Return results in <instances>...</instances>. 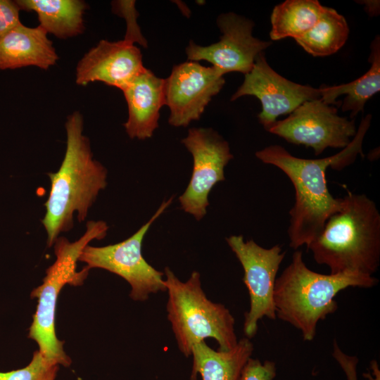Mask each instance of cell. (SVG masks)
I'll return each instance as SVG.
<instances>
[{
  "label": "cell",
  "instance_id": "cell-24",
  "mask_svg": "<svg viewBox=\"0 0 380 380\" xmlns=\"http://www.w3.org/2000/svg\"><path fill=\"white\" fill-rule=\"evenodd\" d=\"M277 375L276 365L270 360L264 362L258 359L249 358L245 365L240 380H273Z\"/></svg>",
  "mask_w": 380,
  "mask_h": 380
},
{
  "label": "cell",
  "instance_id": "cell-3",
  "mask_svg": "<svg viewBox=\"0 0 380 380\" xmlns=\"http://www.w3.org/2000/svg\"><path fill=\"white\" fill-rule=\"evenodd\" d=\"M342 208L326 221L308 246L315 261L330 274L356 272L372 276L380 265V213L365 194L349 192Z\"/></svg>",
  "mask_w": 380,
  "mask_h": 380
},
{
  "label": "cell",
  "instance_id": "cell-28",
  "mask_svg": "<svg viewBox=\"0 0 380 380\" xmlns=\"http://www.w3.org/2000/svg\"><path fill=\"white\" fill-rule=\"evenodd\" d=\"M370 368L374 373V379L372 376H367L370 380H379V370L378 369V365L375 360L371 361Z\"/></svg>",
  "mask_w": 380,
  "mask_h": 380
},
{
  "label": "cell",
  "instance_id": "cell-23",
  "mask_svg": "<svg viewBox=\"0 0 380 380\" xmlns=\"http://www.w3.org/2000/svg\"><path fill=\"white\" fill-rule=\"evenodd\" d=\"M134 4V1H116L113 3V8L115 13L126 19L127 32L124 39L132 43L138 42L146 47L147 42L142 36L137 23L136 19L138 13Z\"/></svg>",
  "mask_w": 380,
  "mask_h": 380
},
{
  "label": "cell",
  "instance_id": "cell-18",
  "mask_svg": "<svg viewBox=\"0 0 380 380\" xmlns=\"http://www.w3.org/2000/svg\"><path fill=\"white\" fill-rule=\"evenodd\" d=\"M20 10L37 13L39 26L60 39L82 34L87 4L81 0H16Z\"/></svg>",
  "mask_w": 380,
  "mask_h": 380
},
{
  "label": "cell",
  "instance_id": "cell-6",
  "mask_svg": "<svg viewBox=\"0 0 380 380\" xmlns=\"http://www.w3.org/2000/svg\"><path fill=\"white\" fill-rule=\"evenodd\" d=\"M108 230L104 221H89L86 231L77 241L70 242L65 237H58L54 242L55 262L46 270L42 285L31 292L38 300L28 337L37 342L39 352L47 360L68 367L70 358L65 353L63 342L56 334L55 315L57 300L65 284L82 285L89 269L77 272V262L82 250L94 239H103Z\"/></svg>",
  "mask_w": 380,
  "mask_h": 380
},
{
  "label": "cell",
  "instance_id": "cell-7",
  "mask_svg": "<svg viewBox=\"0 0 380 380\" xmlns=\"http://www.w3.org/2000/svg\"><path fill=\"white\" fill-rule=\"evenodd\" d=\"M173 196L163 201L149 220L127 239L111 245L95 247L87 245L82 251L79 261L87 264L89 270L101 268L126 280L131 286L130 297L144 301L151 294L165 292L164 273L151 266L142 255L144 238L151 224L169 207Z\"/></svg>",
  "mask_w": 380,
  "mask_h": 380
},
{
  "label": "cell",
  "instance_id": "cell-9",
  "mask_svg": "<svg viewBox=\"0 0 380 380\" xmlns=\"http://www.w3.org/2000/svg\"><path fill=\"white\" fill-rule=\"evenodd\" d=\"M266 131L289 143L311 147L316 156L329 147L344 148L357 132L354 120L339 116L336 108L320 99L303 103Z\"/></svg>",
  "mask_w": 380,
  "mask_h": 380
},
{
  "label": "cell",
  "instance_id": "cell-25",
  "mask_svg": "<svg viewBox=\"0 0 380 380\" xmlns=\"http://www.w3.org/2000/svg\"><path fill=\"white\" fill-rule=\"evenodd\" d=\"M20 11L15 1L0 0V39L21 23Z\"/></svg>",
  "mask_w": 380,
  "mask_h": 380
},
{
  "label": "cell",
  "instance_id": "cell-21",
  "mask_svg": "<svg viewBox=\"0 0 380 380\" xmlns=\"http://www.w3.org/2000/svg\"><path fill=\"white\" fill-rule=\"evenodd\" d=\"M349 32L346 18L335 9L325 7L317 23L295 40L310 55L326 56L342 48L348 38Z\"/></svg>",
  "mask_w": 380,
  "mask_h": 380
},
{
  "label": "cell",
  "instance_id": "cell-16",
  "mask_svg": "<svg viewBox=\"0 0 380 380\" xmlns=\"http://www.w3.org/2000/svg\"><path fill=\"white\" fill-rule=\"evenodd\" d=\"M58 56L47 32L39 25L20 23L0 39V70L35 66L48 70Z\"/></svg>",
  "mask_w": 380,
  "mask_h": 380
},
{
  "label": "cell",
  "instance_id": "cell-11",
  "mask_svg": "<svg viewBox=\"0 0 380 380\" xmlns=\"http://www.w3.org/2000/svg\"><path fill=\"white\" fill-rule=\"evenodd\" d=\"M217 25L222 32L217 42L200 46L190 41L185 49L188 61H205L225 75L230 72L248 73L259 53L272 45L253 35L254 23L234 13L220 14Z\"/></svg>",
  "mask_w": 380,
  "mask_h": 380
},
{
  "label": "cell",
  "instance_id": "cell-10",
  "mask_svg": "<svg viewBox=\"0 0 380 380\" xmlns=\"http://www.w3.org/2000/svg\"><path fill=\"white\" fill-rule=\"evenodd\" d=\"M182 143L192 155L193 170L179 201L185 213L201 220L207 213L209 193L225 179L224 168L234 156L229 143L212 128H190Z\"/></svg>",
  "mask_w": 380,
  "mask_h": 380
},
{
  "label": "cell",
  "instance_id": "cell-20",
  "mask_svg": "<svg viewBox=\"0 0 380 380\" xmlns=\"http://www.w3.org/2000/svg\"><path fill=\"white\" fill-rule=\"evenodd\" d=\"M324 9L317 0H286L275 6L270 16L271 39L300 37L317 23Z\"/></svg>",
  "mask_w": 380,
  "mask_h": 380
},
{
  "label": "cell",
  "instance_id": "cell-26",
  "mask_svg": "<svg viewBox=\"0 0 380 380\" xmlns=\"http://www.w3.org/2000/svg\"><path fill=\"white\" fill-rule=\"evenodd\" d=\"M332 356L344 372L347 380H357V367L359 360L356 356L345 353L336 341L333 343Z\"/></svg>",
  "mask_w": 380,
  "mask_h": 380
},
{
  "label": "cell",
  "instance_id": "cell-1",
  "mask_svg": "<svg viewBox=\"0 0 380 380\" xmlns=\"http://www.w3.org/2000/svg\"><path fill=\"white\" fill-rule=\"evenodd\" d=\"M372 116L362 120L354 138L338 153L318 159H305L291 155L284 147L274 144L255 153L265 164L280 169L291 180L295 189V203L289 211L288 235L290 247L297 250L306 246L322 232L327 219L343 206V198H334L326 178L330 166L341 170L352 163L357 155L363 156L362 144Z\"/></svg>",
  "mask_w": 380,
  "mask_h": 380
},
{
  "label": "cell",
  "instance_id": "cell-27",
  "mask_svg": "<svg viewBox=\"0 0 380 380\" xmlns=\"http://www.w3.org/2000/svg\"><path fill=\"white\" fill-rule=\"evenodd\" d=\"M360 2L365 6V11L370 16L379 14V1H361Z\"/></svg>",
  "mask_w": 380,
  "mask_h": 380
},
{
  "label": "cell",
  "instance_id": "cell-19",
  "mask_svg": "<svg viewBox=\"0 0 380 380\" xmlns=\"http://www.w3.org/2000/svg\"><path fill=\"white\" fill-rule=\"evenodd\" d=\"M369 62V69L355 80L336 86L320 87V100L328 105L339 103L336 98L346 95L341 101V110L350 111V118H354L360 112H363L366 102L380 91V37L376 36L371 43Z\"/></svg>",
  "mask_w": 380,
  "mask_h": 380
},
{
  "label": "cell",
  "instance_id": "cell-22",
  "mask_svg": "<svg viewBox=\"0 0 380 380\" xmlns=\"http://www.w3.org/2000/svg\"><path fill=\"white\" fill-rule=\"evenodd\" d=\"M58 365L45 358L38 350L25 367L0 372V380H55Z\"/></svg>",
  "mask_w": 380,
  "mask_h": 380
},
{
  "label": "cell",
  "instance_id": "cell-13",
  "mask_svg": "<svg viewBox=\"0 0 380 380\" xmlns=\"http://www.w3.org/2000/svg\"><path fill=\"white\" fill-rule=\"evenodd\" d=\"M243 96H254L260 100L262 110L258 118L266 130L279 116L291 113L305 101L319 99L321 89L300 84L280 75L268 64L262 52L231 101Z\"/></svg>",
  "mask_w": 380,
  "mask_h": 380
},
{
  "label": "cell",
  "instance_id": "cell-5",
  "mask_svg": "<svg viewBox=\"0 0 380 380\" xmlns=\"http://www.w3.org/2000/svg\"><path fill=\"white\" fill-rule=\"evenodd\" d=\"M164 278L167 319L178 348L185 357L191 355L194 345L208 338L217 342L220 351H229L236 346L234 318L225 305L208 298L199 272L194 271L182 281L166 267Z\"/></svg>",
  "mask_w": 380,
  "mask_h": 380
},
{
  "label": "cell",
  "instance_id": "cell-2",
  "mask_svg": "<svg viewBox=\"0 0 380 380\" xmlns=\"http://www.w3.org/2000/svg\"><path fill=\"white\" fill-rule=\"evenodd\" d=\"M67 141L58 170L49 172L51 189L44 203L42 223L51 247L61 232L73 227V215L84 221L99 192L107 185V170L93 157L89 139L83 134L82 114L75 111L65 124Z\"/></svg>",
  "mask_w": 380,
  "mask_h": 380
},
{
  "label": "cell",
  "instance_id": "cell-17",
  "mask_svg": "<svg viewBox=\"0 0 380 380\" xmlns=\"http://www.w3.org/2000/svg\"><path fill=\"white\" fill-rule=\"evenodd\" d=\"M253 344L244 337L229 351L215 350L205 341L194 345L191 350L193 366L191 380H240L242 370L251 357Z\"/></svg>",
  "mask_w": 380,
  "mask_h": 380
},
{
  "label": "cell",
  "instance_id": "cell-4",
  "mask_svg": "<svg viewBox=\"0 0 380 380\" xmlns=\"http://www.w3.org/2000/svg\"><path fill=\"white\" fill-rule=\"evenodd\" d=\"M378 281L373 276L356 272L317 273L306 266L302 251H296L275 281L276 317L299 329L304 341H311L319 321L337 310V293L348 287L372 288Z\"/></svg>",
  "mask_w": 380,
  "mask_h": 380
},
{
  "label": "cell",
  "instance_id": "cell-15",
  "mask_svg": "<svg viewBox=\"0 0 380 380\" xmlns=\"http://www.w3.org/2000/svg\"><path fill=\"white\" fill-rule=\"evenodd\" d=\"M128 109L124 127L130 139L151 138L158 127L160 110L165 105V79L145 69L122 90Z\"/></svg>",
  "mask_w": 380,
  "mask_h": 380
},
{
  "label": "cell",
  "instance_id": "cell-12",
  "mask_svg": "<svg viewBox=\"0 0 380 380\" xmlns=\"http://www.w3.org/2000/svg\"><path fill=\"white\" fill-rule=\"evenodd\" d=\"M224 74L213 66L188 61L173 67L165 79V105L170 114L168 122L186 127L198 120L212 98L223 87Z\"/></svg>",
  "mask_w": 380,
  "mask_h": 380
},
{
  "label": "cell",
  "instance_id": "cell-14",
  "mask_svg": "<svg viewBox=\"0 0 380 380\" xmlns=\"http://www.w3.org/2000/svg\"><path fill=\"white\" fill-rule=\"evenodd\" d=\"M144 69L141 52L134 43L103 39L78 62L75 82L81 86L101 82L122 90Z\"/></svg>",
  "mask_w": 380,
  "mask_h": 380
},
{
  "label": "cell",
  "instance_id": "cell-8",
  "mask_svg": "<svg viewBox=\"0 0 380 380\" xmlns=\"http://www.w3.org/2000/svg\"><path fill=\"white\" fill-rule=\"evenodd\" d=\"M226 241L243 270V281L250 296V309L245 313L243 332L246 338L255 336L258 322L266 317L276 319L274 289L277 274L286 252L279 245L265 248L243 235H231Z\"/></svg>",
  "mask_w": 380,
  "mask_h": 380
}]
</instances>
